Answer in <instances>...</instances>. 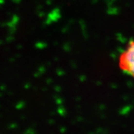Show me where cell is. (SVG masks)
I'll use <instances>...</instances> for the list:
<instances>
[{
	"instance_id": "cell-1",
	"label": "cell",
	"mask_w": 134,
	"mask_h": 134,
	"mask_svg": "<svg viewBox=\"0 0 134 134\" xmlns=\"http://www.w3.org/2000/svg\"><path fill=\"white\" fill-rule=\"evenodd\" d=\"M118 66L126 75L134 79V39L129 41L118 57Z\"/></svg>"
}]
</instances>
